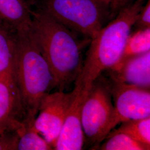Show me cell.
Wrapping results in <instances>:
<instances>
[{
  "mask_svg": "<svg viewBox=\"0 0 150 150\" xmlns=\"http://www.w3.org/2000/svg\"><path fill=\"white\" fill-rule=\"evenodd\" d=\"M31 15L32 37L51 69L55 87L64 91L80 73L83 61L80 43L74 31L42 9Z\"/></svg>",
  "mask_w": 150,
  "mask_h": 150,
  "instance_id": "1",
  "label": "cell"
},
{
  "mask_svg": "<svg viewBox=\"0 0 150 150\" xmlns=\"http://www.w3.org/2000/svg\"><path fill=\"white\" fill-rule=\"evenodd\" d=\"M144 1L136 0L124 6L116 17L90 40V47L74 86L88 92L103 72L118 63Z\"/></svg>",
  "mask_w": 150,
  "mask_h": 150,
  "instance_id": "2",
  "label": "cell"
},
{
  "mask_svg": "<svg viewBox=\"0 0 150 150\" xmlns=\"http://www.w3.org/2000/svg\"><path fill=\"white\" fill-rule=\"evenodd\" d=\"M13 77L26 114V122L33 123L40 102L55 88L54 76L32 37L31 27L15 32Z\"/></svg>",
  "mask_w": 150,
  "mask_h": 150,
  "instance_id": "3",
  "label": "cell"
},
{
  "mask_svg": "<svg viewBox=\"0 0 150 150\" xmlns=\"http://www.w3.org/2000/svg\"><path fill=\"white\" fill-rule=\"evenodd\" d=\"M111 0H43L42 10L91 40L102 28Z\"/></svg>",
  "mask_w": 150,
  "mask_h": 150,
  "instance_id": "4",
  "label": "cell"
},
{
  "mask_svg": "<svg viewBox=\"0 0 150 150\" xmlns=\"http://www.w3.org/2000/svg\"><path fill=\"white\" fill-rule=\"evenodd\" d=\"M113 111L111 93L106 78L101 75L87 92L81 110L85 144L91 146L93 150H96L106 137Z\"/></svg>",
  "mask_w": 150,
  "mask_h": 150,
  "instance_id": "5",
  "label": "cell"
},
{
  "mask_svg": "<svg viewBox=\"0 0 150 150\" xmlns=\"http://www.w3.org/2000/svg\"><path fill=\"white\" fill-rule=\"evenodd\" d=\"M106 80L113 103L107 135L122 122L150 117V88L126 84L110 78Z\"/></svg>",
  "mask_w": 150,
  "mask_h": 150,
  "instance_id": "6",
  "label": "cell"
},
{
  "mask_svg": "<svg viewBox=\"0 0 150 150\" xmlns=\"http://www.w3.org/2000/svg\"><path fill=\"white\" fill-rule=\"evenodd\" d=\"M74 96V90H58L48 93L40 102L33 126L54 150Z\"/></svg>",
  "mask_w": 150,
  "mask_h": 150,
  "instance_id": "7",
  "label": "cell"
},
{
  "mask_svg": "<svg viewBox=\"0 0 150 150\" xmlns=\"http://www.w3.org/2000/svg\"><path fill=\"white\" fill-rule=\"evenodd\" d=\"M26 114L21 96L13 77H0V135L18 131Z\"/></svg>",
  "mask_w": 150,
  "mask_h": 150,
  "instance_id": "8",
  "label": "cell"
},
{
  "mask_svg": "<svg viewBox=\"0 0 150 150\" xmlns=\"http://www.w3.org/2000/svg\"><path fill=\"white\" fill-rule=\"evenodd\" d=\"M74 96L54 147L56 150H82L85 145L81 110L87 92L74 86Z\"/></svg>",
  "mask_w": 150,
  "mask_h": 150,
  "instance_id": "9",
  "label": "cell"
},
{
  "mask_svg": "<svg viewBox=\"0 0 150 150\" xmlns=\"http://www.w3.org/2000/svg\"><path fill=\"white\" fill-rule=\"evenodd\" d=\"M106 72L113 80L150 88V51L131 57Z\"/></svg>",
  "mask_w": 150,
  "mask_h": 150,
  "instance_id": "10",
  "label": "cell"
},
{
  "mask_svg": "<svg viewBox=\"0 0 150 150\" xmlns=\"http://www.w3.org/2000/svg\"><path fill=\"white\" fill-rule=\"evenodd\" d=\"M31 12L25 0H0V23L13 32L31 27Z\"/></svg>",
  "mask_w": 150,
  "mask_h": 150,
  "instance_id": "11",
  "label": "cell"
},
{
  "mask_svg": "<svg viewBox=\"0 0 150 150\" xmlns=\"http://www.w3.org/2000/svg\"><path fill=\"white\" fill-rule=\"evenodd\" d=\"M15 32L0 23V77H13Z\"/></svg>",
  "mask_w": 150,
  "mask_h": 150,
  "instance_id": "12",
  "label": "cell"
},
{
  "mask_svg": "<svg viewBox=\"0 0 150 150\" xmlns=\"http://www.w3.org/2000/svg\"><path fill=\"white\" fill-rule=\"evenodd\" d=\"M149 51L150 28L137 29V31L131 33L129 35L122 56L118 63L115 66L121 64L125 60L131 57L145 54Z\"/></svg>",
  "mask_w": 150,
  "mask_h": 150,
  "instance_id": "13",
  "label": "cell"
},
{
  "mask_svg": "<svg viewBox=\"0 0 150 150\" xmlns=\"http://www.w3.org/2000/svg\"><path fill=\"white\" fill-rule=\"evenodd\" d=\"M100 150H150V146L134 139L129 135L121 133H109L97 147Z\"/></svg>",
  "mask_w": 150,
  "mask_h": 150,
  "instance_id": "14",
  "label": "cell"
},
{
  "mask_svg": "<svg viewBox=\"0 0 150 150\" xmlns=\"http://www.w3.org/2000/svg\"><path fill=\"white\" fill-rule=\"evenodd\" d=\"M18 150H51L54 148L35 129L33 124L25 122L17 131Z\"/></svg>",
  "mask_w": 150,
  "mask_h": 150,
  "instance_id": "15",
  "label": "cell"
},
{
  "mask_svg": "<svg viewBox=\"0 0 150 150\" xmlns=\"http://www.w3.org/2000/svg\"><path fill=\"white\" fill-rule=\"evenodd\" d=\"M120 125L118 128L113 129L110 132L125 134L150 146V117L129 120Z\"/></svg>",
  "mask_w": 150,
  "mask_h": 150,
  "instance_id": "16",
  "label": "cell"
},
{
  "mask_svg": "<svg viewBox=\"0 0 150 150\" xmlns=\"http://www.w3.org/2000/svg\"><path fill=\"white\" fill-rule=\"evenodd\" d=\"M17 131L7 132L0 135V150H17L18 142Z\"/></svg>",
  "mask_w": 150,
  "mask_h": 150,
  "instance_id": "17",
  "label": "cell"
},
{
  "mask_svg": "<svg viewBox=\"0 0 150 150\" xmlns=\"http://www.w3.org/2000/svg\"><path fill=\"white\" fill-rule=\"evenodd\" d=\"M134 26L137 29L150 28V1L149 0L147 4L142 6L140 10Z\"/></svg>",
  "mask_w": 150,
  "mask_h": 150,
  "instance_id": "18",
  "label": "cell"
},
{
  "mask_svg": "<svg viewBox=\"0 0 150 150\" xmlns=\"http://www.w3.org/2000/svg\"><path fill=\"white\" fill-rule=\"evenodd\" d=\"M131 1L132 0H111L110 8L113 11H116L121 8Z\"/></svg>",
  "mask_w": 150,
  "mask_h": 150,
  "instance_id": "19",
  "label": "cell"
}]
</instances>
